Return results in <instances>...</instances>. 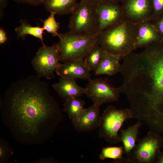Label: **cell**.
I'll use <instances>...</instances> for the list:
<instances>
[{
  "label": "cell",
  "mask_w": 163,
  "mask_h": 163,
  "mask_svg": "<svg viewBox=\"0 0 163 163\" xmlns=\"http://www.w3.org/2000/svg\"><path fill=\"white\" fill-rule=\"evenodd\" d=\"M11 113L15 125L21 133L34 136L47 120L58 123L62 115L52 97L36 85L23 87L12 97Z\"/></svg>",
  "instance_id": "7a4b0ae2"
},
{
  "label": "cell",
  "mask_w": 163,
  "mask_h": 163,
  "mask_svg": "<svg viewBox=\"0 0 163 163\" xmlns=\"http://www.w3.org/2000/svg\"><path fill=\"white\" fill-rule=\"evenodd\" d=\"M99 106L93 104L84 109L72 122L74 129L78 132H85L98 128L101 115Z\"/></svg>",
  "instance_id": "7c38bea8"
},
{
  "label": "cell",
  "mask_w": 163,
  "mask_h": 163,
  "mask_svg": "<svg viewBox=\"0 0 163 163\" xmlns=\"http://www.w3.org/2000/svg\"><path fill=\"white\" fill-rule=\"evenodd\" d=\"M11 149L8 145L3 140H0V162L4 163L8 160L11 155Z\"/></svg>",
  "instance_id": "d4e9b609"
},
{
  "label": "cell",
  "mask_w": 163,
  "mask_h": 163,
  "mask_svg": "<svg viewBox=\"0 0 163 163\" xmlns=\"http://www.w3.org/2000/svg\"><path fill=\"white\" fill-rule=\"evenodd\" d=\"M7 40L6 32L2 28L0 29V43H4Z\"/></svg>",
  "instance_id": "83f0119b"
},
{
  "label": "cell",
  "mask_w": 163,
  "mask_h": 163,
  "mask_svg": "<svg viewBox=\"0 0 163 163\" xmlns=\"http://www.w3.org/2000/svg\"><path fill=\"white\" fill-rule=\"evenodd\" d=\"M58 43L60 61L84 60L96 44L98 34L89 36L74 34L69 31L59 34Z\"/></svg>",
  "instance_id": "277c9868"
},
{
  "label": "cell",
  "mask_w": 163,
  "mask_h": 163,
  "mask_svg": "<svg viewBox=\"0 0 163 163\" xmlns=\"http://www.w3.org/2000/svg\"><path fill=\"white\" fill-rule=\"evenodd\" d=\"M138 24L125 19L98 34L96 44L105 52L121 58L136 49Z\"/></svg>",
  "instance_id": "3957f363"
},
{
  "label": "cell",
  "mask_w": 163,
  "mask_h": 163,
  "mask_svg": "<svg viewBox=\"0 0 163 163\" xmlns=\"http://www.w3.org/2000/svg\"><path fill=\"white\" fill-rule=\"evenodd\" d=\"M7 0H0V10L1 13L3 10L7 6Z\"/></svg>",
  "instance_id": "4dcf8cb0"
},
{
  "label": "cell",
  "mask_w": 163,
  "mask_h": 163,
  "mask_svg": "<svg viewBox=\"0 0 163 163\" xmlns=\"http://www.w3.org/2000/svg\"><path fill=\"white\" fill-rule=\"evenodd\" d=\"M85 101L79 97L72 98L65 100L64 111L71 120L77 117L84 109Z\"/></svg>",
  "instance_id": "7402d4cb"
},
{
  "label": "cell",
  "mask_w": 163,
  "mask_h": 163,
  "mask_svg": "<svg viewBox=\"0 0 163 163\" xmlns=\"http://www.w3.org/2000/svg\"><path fill=\"white\" fill-rule=\"evenodd\" d=\"M56 13L51 12L50 14L46 19L42 20L43 23V27L45 30L52 34L54 36H59L58 30L59 28V23L56 21L55 15Z\"/></svg>",
  "instance_id": "603a6c76"
},
{
  "label": "cell",
  "mask_w": 163,
  "mask_h": 163,
  "mask_svg": "<svg viewBox=\"0 0 163 163\" xmlns=\"http://www.w3.org/2000/svg\"><path fill=\"white\" fill-rule=\"evenodd\" d=\"M161 38L152 21L148 20L138 24L136 49L145 47Z\"/></svg>",
  "instance_id": "9a60e30c"
},
{
  "label": "cell",
  "mask_w": 163,
  "mask_h": 163,
  "mask_svg": "<svg viewBox=\"0 0 163 163\" xmlns=\"http://www.w3.org/2000/svg\"><path fill=\"white\" fill-rule=\"evenodd\" d=\"M111 0L115 2L118 3H119L120 2H122L123 0Z\"/></svg>",
  "instance_id": "1f68e13d"
},
{
  "label": "cell",
  "mask_w": 163,
  "mask_h": 163,
  "mask_svg": "<svg viewBox=\"0 0 163 163\" xmlns=\"http://www.w3.org/2000/svg\"><path fill=\"white\" fill-rule=\"evenodd\" d=\"M133 113L130 108L117 109L112 105L108 107L101 116L98 132L99 138L111 144L120 142L118 132L126 120L134 119Z\"/></svg>",
  "instance_id": "8992f818"
},
{
  "label": "cell",
  "mask_w": 163,
  "mask_h": 163,
  "mask_svg": "<svg viewBox=\"0 0 163 163\" xmlns=\"http://www.w3.org/2000/svg\"><path fill=\"white\" fill-rule=\"evenodd\" d=\"M152 21L157 29L161 38L163 39V15Z\"/></svg>",
  "instance_id": "484cf974"
},
{
  "label": "cell",
  "mask_w": 163,
  "mask_h": 163,
  "mask_svg": "<svg viewBox=\"0 0 163 163\" xmlns=\"http://www.w3.org/2000/svg\"><path fill=\"white\" fill-rule=\"evenodd\" d=\"M121 3L125 19L136 24L149 21L153 11L151 0H123Z\"/></svg>",
  "instance_id": "30bf717a"
},
{
  "label": "cell",
  "mask_w": 163,
  "mask_h": 163,
  "mask_svg": "<svg viewBox=\"0 0 163 163\" xmlns=\"http://www.w3.org/2000/svg\"><path fill=\"white\" fill-rule=\"evenodd\" d=\"M139 120L125 129L120 130V142L123 144L124 154L127 157L135 147L139 133V129L142 124Z\"/></svg>",
  "instance_id": "2e32d148"
},
{
  "label": "cell",
  "mask_w": 163,
  "mask_h": 163,
  "mask_svg": "<svg viewBox=\"0 0 163 163\" xmlns=\"http://www.w3.org/2000/svg\"><path fill=\"white\" fill-rule=\"evenodd\" d=\"M156 163H163V152L158 149L157 153Z\"/></svg>",
  "instance_id": "f546056e"
},
{
  "label": "cell",
  "mask_w": 163,
  "mask_h": 163,
  "mask_svg": "<svg viewBox=\"0 0 163 163\" xmlns=\"http://www.w3.org/2000/svg\"><path fill=\"white\" fill-rule=\"evenodd\" d=\"M123 57L118 87L136 119L148 127L163 129V39Z\"/></svg>",
  "instance_id": "6da1fadb"
},
{
  "label": "cell",
  "mask_w": 163,
  "mask_h": 163,
  "mask_svg": "<svg viewBox=\"0 0 163 163\" xmlns=\"http://www.w3.org/2000/svg\"><path fill=\"white\" fill-rule=\"evenodd\" d=\"M53 87L59 95L65 100L74 97H79L86 92L76 82V79L60 77L59 82L54 84Z\"/></svg>",
  "instance_id": "5bb4252c"
},
{
  "label": "cell",
  "mask_w": 163,
  "mask_h": 163,
  "mask_svg": "<svg viewBox=\"0 0 163 163\" xmlns=\"http://www.w3.org/2000/svg\"><path fill=\"white\" fill-rule=\"evenodd\" d=\"M77 2V0H45L43 4L48 12L62 15L71 14L78 4Z\"/></svg>",
  "instance_id": "ac0fdd59"
},
{
  "label": "cell",
  "mask_w": 163,
  "mask_h": 163,
  "mask_svg": "<svg viewBox=\"0 0 163 163\" xmlns=\"http://www.w3.org/2000/svg\"><path fill=\"white\" fill-rule=\"evenodd\" d=\"M120 56L106 52L99 66L94 71V74L99 75H113L120 72L121 65Z\"/></svg>",
  "instance_id": "e0dca14e"
},
{
  "label": "cell",
  "mask_w": 163,
  "mask_h": 163,
  "mask_svg": "<svg viewBox=\"0 0 163 163\" xmlns=\"http://www.w3.org/2000/svg\"><path fill=\"white\" fill-rule=\"evenodd\" d=\"M15 2L21 4H29L37 6L43 4L45 0H13Z\"/></svg>",
  "instance_id": "4316f807"
},
{
  "label": "cell",
  "mask_w": 163,
  "mask_h": 163,
  "mask_svg": "<svg viewBox=\"0 0 163 163\" xmlns=\"http://www.w3.org/2000/svg\"><path fill=\"white\" fill-rule=\"evenodd\" d=\"M137 142L126 157L128 163H156L157 152L163 148V136L149 130L145 136L138 138Z\"/></svg>",
  "instance_id": "52a82bcc"
},
{
  "label": "cell",
  "mask_w": 163,
  "mask_h": 163,
  "mask_svg": "<svg viewBox=\"0 0 163 163\" xmlns=\"http://www.w3.org/2000/svg\"><path fill=\"white\" fill-rule=\"evenodd\" d=\"M90 71L84 60H78L60 63L55 72L60 77L89 80L91 76Z\"/></svg>",
  "instance_id": "4fadbf2b"
},
{
  "label": "cell",
  "mask_w": 163,
  "mask_h": 163,
  "mask_svg": "<svg viewBox=\"0 0 163 163\" xmlns=\"http://www.w3.org/2000/svg\"><path fill=\"white\" fill-rule=\"evenodd\" d=\"M106 52L96 43L85 57L84 61L91 71L96 70L100 63Z\"/></svg>",
  "instance_id": "44dd1931"
},
{
  "label": "cell",
  "mask_w": 163,
  "mask_h": 163,
  "mask_svg": "<svg viewBox=\"0 0 163 163\" xmlns=\"http://www.w3.org/2000/svg\"><path fill=\"white\" fill-rule=\"evenodd\" d=\"M93 5L96 6L100 4L108 2L111 0H84Z\"/></svg>",
  "instance_id": "f1b7e54d"
},
{
  "label": "cell",
  "mask_w": 163,
  "mask_h": 163,
  "mask_svg": "<svg viewBox=\"0 0 163 163\" xmlns=\"http://www.w3.org/2000/svg\"><path fill=\"white\" fill-rule=\"evenodd\" d=\"M19 22L21 25L15 29L18 38L21 37L22 39H25L26 36L30 34L40 39L43 45H45L43 42V34L45 30L43 27H32L26 20L23 19H21Z\"/></svg>",
  "instance_id": "d6986e66"
},
{
  "label": "cell",
  "mask_w": 163,
  "mask_h": 163,
  "mask_svg": "<svg viewBox=\"0 0 163 163\" xmlns=\"http://www.w3.org/2000/svg\"><path fill=\"white\" fill-rule=\"evenodd\" d=\"M85 94L93 104L99 107L103 104L117 101L120 93L108 80L102 78L88 80Z\"/></svg>",
  "instance_id": "9c48e42d"
},
{
  "label": "cell",
  "mask_w": 163,
  "mask_h": 163,
  "mask_svg": "<svg viewBox=\"0 0 163 163\" xmlns=\"http://www.w3.org/2000/svg\"><path fill=\"white\" fill-rule=\"evenodd\" d=\"M71 14L68 25L71 33L84 36L97 34L99 21L95 5L81 0Z\"/></svg>",
  "instance_id": "5b68a950"
},
{
  "label": "cell",
  "mask_w": 163,
  "mask_h": 163,
  "mask_svg": "<svg viewBox=\"0 0 163 163\" xmlns=\"http://www.w3.org/2000/svg\"><path fill=\"white\" fill-rule=\"evenodd\" d=\"M99 21L97 34L124 19L121 5L110 0L96 6Z\"/></svg>",
  "instance_id": "8fae6325"
},
{
  "label": "cell",
  "mask_w": 163,
  "mask_h": 163,
  "mask_svg": "<svg viewBox=\"0 0 163 163\" xmlns=\"http://www.w3.org/2000/svg\"><path fill=\"white\" fill-rule=\"evenodd\" d=\"M152 13L149 21H153L163 15V0H151Z\"/></svg>",
  "instance_id": "cb8c5ba5"
},
{
  "label": "cell",
  "mask_w": 163,
  "mask_h": 163,
  "mask_svg": "<svg viewBox=\"0 0 163 163\" xmlns=\"http://www.w3.org/2000/svg\"><path fill=\"white\" fill-rule=\"evenodd\" d=\"M58 44L40 47L32 60V64L39 76L51 79L60 62Z\"/></svg>",
  "instance_id": "ba28073f"
},
{
  "label": "cell",
  "mask_w": 163,
  "mask_h": 163,
  "mask_svg": "<svg viewBox=\"0 0 163 163\" xmlns=\"http://www.w3.org/2000/svg\"><path fill=\"white\" fill-rule=\"evenodd\" d=\"M124 154L123 146H107L102 148L99 158L102 161L111 159L113 160V163H128L126 157L123 156Z\"/></svg>",
  "instance_id": "ffe728a7"
}]
</instances>
